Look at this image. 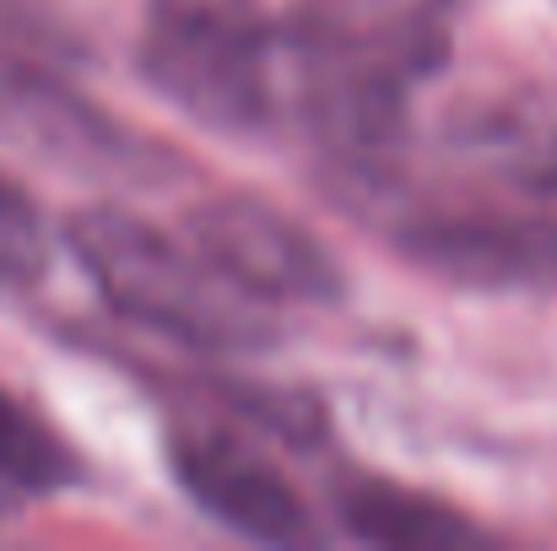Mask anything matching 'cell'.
Wrapping results in <instances>:
<instances>
[{"instance_id":"52a82bcc","label":"cell","mask_w":557,"mask_h":551,"mask_svg":"<svg viewBox=\"0 0 557 551\" xmlns=\"http://www.w3.org/2000/svg\"><path fill=\"white\" fill-rule=\"evenodd\" d=\"M336 519L358 541L395 547V551H449V547H482L487 541V530L471 525L460 509H449V503H438L428 492L379 481V476H358V481L336 487Z\"/></svg>"},{"instance_id":"6da1fadb","label":"cell","mask_w":557,"mask_h":551,"mask_svg":"<svg viewBox=\"0 0 557 551\" xmlns=\"http://www.w3.org/2000/svg\"><path fill=\"white\" fill-rule=\"evenodd\" d=\"M282 33L304 65L309 125L352 168L406 136L411 87L449 60L444 0H298Z\"/></svg>"},{"instance_id":"30bf717a","label":"cell","mask_w":557,"mask_h":551,"mask_svg":"<svg viewBox=\"0 0 557 551\" xmlns=\"http://www.w3.org/2000/svg\"><path fill=\"white\" fill-rule=\"evenodd\" d=\"M515 179L525 184L531 195H547V200H557V141H547V147H531V152L515 163Z\"/></svg>"},{"instance_id":"ba28073f","label":"cell","mask_w":557,"mask_h":551,"mask_svg":"<svg viewBox=\"0 0 557 551\" xmlns=\"http://www.w3.org/2000/svg\"><path fill=\"white\" fill-rule=\"evenodd\" d=\"M82 481V460L49 433L22 400L0 389V514H16L22 498L65 492Z\"/></svg>"},{"instance_id":"277c9868","label":"cell","mask_w":557,"mask_h":551,"mask_svg":"<svg viewBox=\"0 0 557 551\" xmlns=\"http://www.w3.org/2000/svg\"><path fill=\"white\" fill-rule=\"evenodd\" d=\"M185 238L244 292L255 298H287V303H336L347 292V276L336 254L298 227L287 211L255 200V195H227L206 200L185 216Z\"/></svg>"},{"instance_id":"7a4b0ae2","label":"cell","mask_w":557,"mask_h":551,"mask_svg":"<svg viewBox=\"0 0 557 551\" xmlns=\"http://www.w3.org/2000/svg\"><path fill=\"white\" fill-rule=\"evenodd\" d=\"M65 249L92 276L103 303L195 352H265L276 320L265 298L222 276L195 243L158 233L120 205H82L65 216Z\"/></svg>"},{"instance_id":"9c48e42d","label":"cell","mask_w":557,"mask_h":551,"mask_svg":"<svg viewBox=\"0 0 557 551\" xmlns=\"http://www.w3.org/2000/svg\"><path fill=\"white\" fill-rule=\"evenodd\" d=\"M49 222L38 211V200L0 174V292H22L38 287L49 271Z\"/></svg>"},{"instance_id":"5b68a950","label":"cell","mask_w":557,"mask_h":551,"mask_svg":"<svg viewBox=\"0 0 557 551\" xmlns=\"http://www.w3.org/2000/svg\"><path fill=\"white\" fill-rule=\"evenodd\" d=\"M395 249L476 292H557V222L504 211H422L395 227Z\"/></svg>"},{"instance_id":"8992f818","label":"cell","mask_w":557,"mask_h":551,"mask_svg":"<svg viewBox=\"0 0 557 551\" xmlns=\"http://www.w3.org/2000/svg\"><path fill=\"white\" fill-rule=\"evenodd\" d=\"M169 465H174V481L185 487L189 503L244 541L309 547L320 536L298 487L271 460H260L249 443H238L233 433H216V427L174 433Z\"/></svg>"},{"instance_id":"3957f363","label":"cell","mask_w":557,"mask_h":551,"mask_svg":"<svg viewBox=\"0 0 557 551\" xmlns=\"http://www.w3.org/2000/svg\"><path fill=\"white\" fill-rule=\"evenodd\" d=\"M136 65L158 98L211 130L271 120V22L249 0H163Z\"/></svg>"}]
</instances>
